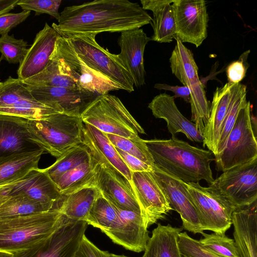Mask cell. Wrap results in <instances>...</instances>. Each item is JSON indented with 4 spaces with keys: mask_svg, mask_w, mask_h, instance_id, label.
I'll return each mask as SVG.
<instances>
[{
    "mask_svg": "<svg viewBox=\"0 0 257 257\" xmlns=\"http://www.w3.org/2000/svg\"><path fill=\"white\" fill-rule=\"evenodd\" d=\"M3 59H3V56H1L0 57V63H1V62L2 61V60Z\"/></svg>",
    "mask_w": 257,
    "mask_h": 257,
    "instance_id": "52",
    "label": "cell"
},
{
    "mask_svg": "<svg viewBox=\"0 0 257 257\" xmlns=\"http://www.w3.org/2000/svg\"><path fill=\"white\" fill-rule=\"evenodd\" d=\"M154 87L157 89H163L172 91L174 93V98L180 97L184 101L190 103V90L186 86H171L167 84L156 83Z\"/></svg>",
    "mask_w": 257,
    "mask_h": 257,
    "instance_id": "47",
    "label": "cell"
},
{
    "mask_svg": "<svg viewBox=\"0 0 257 257\" xmlns=\"http://www.w3.org/2000/svg\"><path fill=\"white\" fill-rule=\"evenodd\" d=\"M28 86L35 100L56 104L64 113L75 116H80L85 107L97 96L87 91L64 87Z\"/></svg>",
    "mask_w": 257,
    "mask_h": 257,
    "instance_id": "21",
    "label": "cell"
},
{
    "mask_svg": "<svg viewBox=\"0 0 257 257\" xmlns=\"http://www.w3.org/2000/svg\"><path fill=\"white\" fill-rule=\"evenodd\" d=\"M115 148L122 161L132 172L152 171L153 166L143 162L138 158L116 147Z\"/></svg>",
    "mask_w": 257,
    "mask_h": 257,
    "instance_id": "46",
    "label": "cell"
},
{
    "mask_svg": "<svg viewBox=\"0 0 257 257\" xmlns=\"http://www.w3.org/2000/svg\"><path fill=\"white\" fill-rule=\"evenodd\" d=\"M6 196L22 193L45 204L59 206L63 195L44 169H35L22 180L1 190Z\"/></svg>",
    "mask_w": 257,
    "mask_h": 257,
    "instance_id": "20",
    "label": "cell"
},
{
    "mask_svg": "<svg viewBox=\"0 0 257 257\" xmlns=\"http://www.w3.org/2000/svg\"><path fill=\"white\" fill-rule=\"evenodd\" d=\"M109 253L97 247L84 234L74 257H109Z\"/></svg>",
    "mask_w": 257,
    "mask_h": 257,
    "instance_id": "45",
    "label": "cell"
},
{
    "mask_svg": "<svg viewBox=\"0 0 257 257\" xmlns=\"http://www.w3.org/2000/svg\"><path fill=\"white\" fill-rule=\"evenodd\" d=\"M58 206L45 204L22 194L9 196L0 205V217H8L29 215L50 211Z\"/></svg>",
    "mask_w": 257,
    "mask_h": 257,
    "instance_id": "33",
    "label": "cell"
},
{
    "mask_svg": "<svg viewBox=\"0 0 257 257\" xmlns=\"http://www.w3.org/2000/svg\"><path fill=\"white\" fill-rule=\"evenodd\" d=\"M249 53V50L245 51L237 60L232 62L227 66L226 73L228 82L238 83L245 77L249 67L247 60Z\"/></svg>",
    "mask_w": 257,
    "mask_h": 257,
    "instance_id": "43",
    "label": "cell"
},
{
    "mask_svg": "<svg viewBox=\"0 0 257 257\" xmlns=\"http://www.w3.org/2000/svg\"><path fill=\"white\" fill-rule=\"evenodd\" d=\"M67 219L59 208L29 215L0 217V251L31 248L51 235Z\"/></svg>",
    "mask_w": 257,
    "mask_h": 257,
    "instance_id": "3",
    "label": "cell"
},
{
    "mask_svg": "<svg viewBox=\"0 0 257 257\" xmlns=\"http://www.w3.org/2000/svg\"><path fill=\"white\" fill-rule=\"evenodd\" d=\"M130 182L148 228L172 210L152 171L133 172Z\"/></svg>",
    "mask_w": 257,
    "mask_h": 257,
    "instance_id": "14",
    "label": "cell"
},
{
    "mask_svg": "<svg viewBox=\"0 0 257 257\" xmlns=\"http://www.w3.org/2000/svg\"><path fill=\"white\" fill-rule=\"evenodd\" d=\"M28 120L0 114V157L40 148L30 140Z\"/></svg>",
    "mask_w": 257,
    "mask_h": 257,
    "instance_id": "25",
    "label": "cell"
},
{
    "mask_svg": "<svg viewBox=\"0 0 257 257\" xmlns=\"http://www.w3.org/2000/svg\"><path fill=\"white\" fill-rule=\"evenodd\" d=\"M30 13V11L23 10L18 13L8 12L0 15V35L8 34L13 28L24 22Z\"/></svg>",
    "mask_w": 257,
    "mask_h": 257,
    "instance_id": "44",
    "label": "cell"
},
{
    "mask_svg": "<svg viewBox=\"0 0 257 257\" xmlns=\"http://www.w3.org/2000/svg\"><path fill=\"white\" fill-rule=\"evenodd\" d=\"M19 0H0V15L9 12L17 5Z\"/></svg>",
    "mask_w": 257,
    "mask_h": 257,
    "instance_id": "48",
    "label": "cell"
},
{
    "mask_svg": "<svg viewBox=\"0 0 257 257\" xmlns=\"http://www.w3.org/2000/svg\"><path fill=\"white\" fill-rule=\"evenodd\" d=\"M106 135L114 147L153 166L154 161L152 155L145 140L140 137L135 139H127L109 134H106Z\"/></svg>",
    "mask_w": 257,
    "mask_h": 257,
    "instance_id": "38",
    "label": "cell"
},
{
    "mask_svg": "<svg viewBox=\"0 0 257 257\" xmlns=\"http://www.w3.org/2000/svg\"><path fill=\"white\" fill-rule=\"evenodd\" d=\"M185 185L203 230L225 234L232 224L231 216L235 208L209 186L202 187L199 182H185Z\"/></svg>",
    "mask_w": 257,
    "mask_h": 257,
    "instance_id": "10",
    "label": "cell"
},
{
    "mask_svg": "<svg viewBox=\"0 0 257 257\" xmlns=\"http://www.w3.org/2000/svg\"><path fill=\"white\" fill-rule=\"evenodd\" d=\"M172 7L176 26L174 39L199 47L207 36L209 18L205 2L174 0Z\"/></svg>",
    "mask_w": 257,
    "mask_h": 257,
    "instance_id": "13",
    "label": "cell"
},
{
    "mask_svg": "<svg viewBox=\"0 0 257 257\" xmlns=\"http://www.w3.org/2000/svg\"><path fill=\"white\" fill-rule=\"evenodd\" d=\"M29 86L23 80L11 76L0 82V107L24 100H34Z\"/></svg>",
    "mask_w": 257,
    "mask_h": 257,
    "instance_id": "37",
    "label": "cell"
},
{
    "mask_svg": "<svg viewBox=\"0 0 257 257\" xmlns=\"http://www.w3.org/2000/svg\"><path fill=\"white\" fill-rule=\"evenodd\" d=\"M95 37V35H75L65 38L76 54L88 66L119 85L123 90L130 93L134 91L132 77L117 54L101 47Z\"/></svg>",
    "mask_w": 257,
    "mask_h": 257,
    "instance_id": "7",
    "label": "cell"
},
{
    "mask_svg": "<svg viewBox=\"0 0 257 257\" xmlns=\"http://www.w3.org/2000/svg\"><path fill=\"white\" fill-rule=\"evenodd\" d=\"M92 158L88 148L82 143L66 151L44 170L55 182L65 173L88 161Z\"/></svg>",
    "mask_w": 257,
    "mask_h": 257,
    "instance_id": "35",
    "label": "cell"
},
{
    "mask_svg": "<svg viewBox=\"0 0 257 257\" xmlns=\"http://www.w3.org/2000/svg\"><path fill=\"white\" fill-rule=\"evenodd\" d=\"M83 123L100 131L127 139H135L138 134H145L121 100L108 93L97 95L80 115Z\"/></svg>",
    "mask_w": 257,
    "mask_h": 257,
    "instance_id": "5",
    "label": "cell"
},
{
    "mask_svg": "<svg viewBox=\"0 0 257 257\" xmlns=\"http://www.w3.org/2000/svg\"><path fill=\"white\" fill-rule=\"evenodd\" d=\"M145 142L154 165L166 173L186 183L205 180L210 184L213 182L210 164L215 159L210 151L192 146L175 136Z\"/></svg>",
    "mask_w": 257,
    "mask_h": 257,
    "instance_id": "2",
    "label": "cell"
},
{
    "mask_svg": "<svg viewBox=\"0 0 257 257\" xmlns=\"http://www.w3.org/2000/svg\"><path fill=\"white\" fill-rule=\"evenodd\" d=\"M169 59L172 72L190 90L191 121L203 135L208 122L210 107L204 87L199 79L198 66L192 51L178 39Z\"/></svg>",
    "mask_w": 257,
    "mask_h": 257,
    "instance_id": "6",
    "label": "cell"
},
{
    "mask_svg": "<svg viewBox=\"0 0 257 257\" xmlns=\"http://www.w3.org/2000/svg\"><path fill=\"white\" fill-rule=\"evenodd\" d=\"M174 0H141L142 8L153 12L151 24L153 29L151 40L170 43L176 35V26L172 4Z\"/></svg>",
    "mask_w": 257,
    "mask_h": 257,
    "instance_id": "28",
    "label": "cell"
},
{
    "mask_svg": "<svg viewBox=\"0 0 257 257\" xmlns=\"http://www.w3.org/2000/svg\"><path fill=\"white\" fill-rule=\"evenodd\" d=\"M234 84L227 82L221 87H217L213 93L209 119L203 134V146H206L214 157Z\"/></svg>",
    "mask_w": 257,
    "mask_h": 257,
    "instance_id": "26",
    "label": "cell"
},
{
    "mask_svg": "<svg viewBox=\"0 0 257 257\" xmlns=\"http://www.w3.org/2000/svg\"><path fill=\"white\" fill-rule=\"evenodd\" d=\"M151 40L141 28L123 31L118 40L120 53L117 55L137 88L145 84L144 54L147 44Z\"/></svg>",
    "mask_w": 257,
    "mask_h": 257,
    "instance_id": "18",
    "label": "cell"
},
{
    "mask_svg": "<svg viewBox=\"0 0 257 257\" xmlns=\"http://www.w3.org/2000/svg\"><path fill=\"white\" fill-rule=\"evenodd\" d=\"M100 194L94 185L84 187L63 196L59 209L70 220L86 221L94 203Z\"/></svg>",
    "mask_w": 257,
    "mask_h": 257,
    "instance_id": "30",
    "label": "cell"
},
{
    "mask_svg": "<svg viewBox=\"0 0 257 257\" xmlns=\"http://www.w3.org/2000/svg\"><path fill=\"white\" fill-rule=\"evenodd\" d=\"M257 200L235 208L231 216L238 257H257Z\"/></svg>",
    "mask_w": 257,
    "mask_h": 257,
    "instance_id": "23",
    "label": "cell"
},
{
    "mask_svg": "<svg viewBox=\"0 0 257 257\" xmlns=\"http://www.w3.org/2000/svg\"><path fill=\"white\" fill-rule=\"evenodd\" d=\"M152 18L137 3L95 0L65 7L52 27L62 37L122 32L149 24Z\"/></svg>",
    "mask_w": 257,
    "mask_h": 257,
    "instance_id": "1",
    "label": "cell"
},
{
    "mask_svg": "<svg viewBox=\"0 0 257 257\" xmlns=\"http://www.w3.org/2000/svg\"><path fill=\"white\" fill-rule=\"evenodd\" d=\"M114 207L116 212L102 232L126 249L144 251L150 237L142 215Z\"/></svg>",
    "mask_w": 257,
    "mask_h": 257,
    "instance_id": "15",
    "label": "cell"
},
{
    "mask_svg": "<svg viewBox=\"0 0 257 257\" xmlns=\"http://www.w3.org/2000/svg\"><path fill=\"white\" fill-rule=\"evenodd\" d=\"M109 257H128L124 255H118L113 253H110Z\"/></svg>",
    "mask_w": 257,
    "mask_h": 257,
    "instance_id": "51",
    "label": "cell"
},
{
    "mask_svg": "<svg viewBox=\"0 0 257 257\" xmlns=\"http://www.w3.org/2000/svg\"><path fill=\"white\" fill-rule=\"evenodd\" d=\"M201 234L199 242L207 249L222 257H238L234 239L216 233Z\"/></svg>",
    "mask_w": 257,
    "mask_h": 257,
    "instance_id": "39",
    "label": "cell"
},
{
    "mask_svg": "<svg viewBox=\"0 0 257 257\" xmlns=\"http://www.w3.org/2000/svg\"><path fill=\"white\" fill-rule=\"evenodd\" d=\"M31 141L57 159L83 143V122L79 116L58 113L40 120H28Z\"/></svg>",
    "mask_w": 257,
    "mask_h": 257,
    "instance_id": "4",
    "label": "cell"
},
{
    "mask_svg": "<svg viewBox=\"0 0 257 257\" xmlns=\"http://www.w3.org/2000/svg\"><path fill=\"white\" fill-rule=\"evenodd\" d=\"M27 42L16 39L14 35L0 37V52L6 61L10 64L20 63L27 53Z\"/></svg>",
    "mask_w": 257,
    "mask_h": 257,
    "instance_id": "40",
    "label": "cell"
},
{
    "mask_svg": "<svg viewBox=\"0 0 257 257\" xmlns=\"http://www.w3.org/2000/svg\"><path fill=\"white\" fill-rule=\"evenodd\" d=\"M82 139L83 144L88 148L94 161L114 168L131 181L133 172L122 161L105 133L83 123Z\"/></svg>",
    "mask_w": 257,
    "mask_h": 257,
    "instance_id": "24",
    "label": "cell"
},
{
    "mask_svg": "<svg viewBox=\"0 0 257 257\" xmlns=\"http://www.w3.org/2000/svg\"><path fill=\"white\" fill-rule=\"evenodd\" d=\"M44 151L42 149L0 157V187L14 184L22 180L38 163Z\"/></svg>",
    "mask_w": 257,
    "mask_h": 257,
    "instance_id": "27",
    "label": "cell"
},
{
    "mask_svg": "<svg viewBox=\"0 0 257 257\" xmlns=\"http://www.w3.org/2000/svg\"><path fill=\"white\" fill-rule=\"evenodd\" d=\"M0 257H13V253L0 251Z\"/></svg>",
    "mask_w": 257,
    "mask_h": 257,
    "instance_id": "50",
    "label": "cell"
},
{
    "mask_svg": "<svg viewBox=\"0 0 257 257\" xmlns=\"http://www.w3.org/2000/svg\"><path fill=\"white\" fill-rule=\"evenodd\" d=\"M50 58L55 60L63 73L70 76L77 84L80 90L97 95L110 91L122 89L112 81L84 62L73 50L66 38L60 35Z\"/></svg>",
    "mask_w": 257,
    "mask_h": 257,
    "instance_id": "8",
    "label": "cell"
},
{
    "mask_svg": "<svg viewBox=\"0 0 257 257\" xmlns=\"http://www.w3.org/2000/svg\"><path fill=\"white\" fill-rule=\"evenodd\" d=\"M1 190H0V205L4 202H5L9 197V196H6V195H5L2 194L1 192Z\"/></svg>",
    "mask_w": 257,
    "mask_h": 257,
    "instance_id": "49",
    "label": "cell"
},
{
    "mask_svg": "<svg viewBox=\"0 0 257 257\" xmlns=\"http://www.w3.org/2000/svg\"><path fill=\"white\" fill-rule=\"evenodd\" d=\"M96 166L97 163L92 158L65 173L54 183L63 196L84 187L94 185Z\"/></svg>",
    "mask_w": 257,
    "mask_h": 257,
    "instance_id": "31",
    "label": "cell"
},
{
    "mask_svg": "<svg viewBox=\"0 0 257 257\" xmlns=\"http://www.w3.org/2000/svg\"><path fill=\"white\" fill-rule=\"evenodd\" d=\"M60 35L47 23L36 35L17 70L18 78L24 80L41 72L47 66L56 42Z\"/></svg>",
    "mask_w": 257,
    "mask_h": 257,
    "instance_id": "19",
    "label": "cell"
},
{
    "mask_svg": "<svg viewBox=\"0 0 257 257\" xmlns=\"http://www.w3.org/2000/svg\"><path fill=\"white\" fill-rule=\"evenodd\" d=\"M246 93V86L245 85L240 83L234 84L227 112L221 126L215 158L225 148L238 113L247 102Z\"/></svg>",
    "mask_w": 257,
    "mask_h": 257,
    "instance_id": "34",
    "label": "cell"
},
{
    "mask_svg": "<svg viewBox=\"0 0 257 257\" xmlns=\"http://www.w3.org/2000/svg\"><path fill=\"white\" fill-rule=\"evenodd\" d=\"M181 228L158 224L152 231L142 257H183L178 246Z\"/></svg>",
    "mask_w": 257,
    "mask_h": 257,
    "instance_id": "29",
    "label": "cell"
},
{
    "mask_svg": "<svg viewBox=\"0 0 257 257\" xmlns=\"http://www.w3.org/2000/svg\"><path fill=\"white\" fill-rule=\"evenodd\" d=\"M152 173L172 209L180 214L183 228L193 233H203L201 221L185 188V182L154 165Z\"/></svg>",
    "mask_w": 257,
    "mask_h": 257,
    "instance_id": "16",
    "label": "cell"
},
{
    "mask_svg": "<svg viewBox=\"0 0 257 257\" xmlns=\"http://www.w3.org/2000/svg\"><path fill=\"white\" fill-rule=\"evenodd\" d=\"M64 113L58 105L34 100H24L13 105L0 107V114L22 117L27 120H40L51 115Z\"/></svg>",
    "mask_w": 257,
    "mask_h": 257,
    "instance_id": "32",
    "label": "cell"
},
{
    "mask_svg": "<svg viewBox=\"0 0 257 257\" xmlns=\"http://www.w3.org/2000/svg\"><path fill=\"white\" fill-rule=\"evenodd\" d=\"M6 187V186H5ZM4 187H0V190Z\"/></svg>",
    "mask_w": 257,
    "mask_h": 257,
    "instance_id": "53",
    "label": "cell"
},
{
    "mask_svg": "<svg viewBox=\"0 0 257 257\" xmlns=\"http://www.w3.org/2000/svg\"><path fill=\"white\" fill-rule=\"evenodd\" d=\"M61 2V0H19L17 5L23 10L34 11L36 16L47 14L58 21L60 14L59 8Z\"/></svg>",
    "mask_w": 257,
    "mask_h": 257,
    "instance_id": "42",
    "label": "cell"
},
{
    "mask_svg": "<svg viewBox=\"0 0 257 257\" xmlns=\"http://www.w3.org/2000/svg\"><path fill=\"white\" fill-rule=\"evenodd\" d=\"M94 185L101 194L116 207L141 214L130 181L114 168L97 163Z\"/></svg>",
    "mask_w": 257,
    "mask_h": 257,
    "instance_id": "17",
    "label": "cell"
},
{
    "mask_svg": "<svg viewBox=\"0 0 257 257\" xmlns=\"http://www.w3.org/2000/svg\"><path fill=\"white\" fill-rule=\"evenodd\" d=\"M28 85L50 86L79 90L76 82L60 70L58 62L50 58L46 67L40 73L23 80Z\"/></svg>",
    "mask_w": 257,
    "mask_h": 257,
    "instance_id": "36",
    "label": "cell"
},
{
    "mask_svg": "<svg viewBox=\"0 0 257 257\" xmlns=\"http://www.w3.org/2000/svg\"><path fill=\"white\" fill-rule=\"evenodd\" d=\"M174 99L173 96L166 93H161L154 97L149 103L148 107L156 118H162L166 121L168 131L172 136L178 133H182L190 141L203 143V135L198 131L195 123L181 113Z\"/></svg>",
    "mask_w": 257,
    "mask_h": 257,
    "instance_id": "22",
    "label": "cell"
},
{
    "mask_svg": "<svg viewBox=\"0 0 257 257\" xmlns=\"http://www.w3.org/2000/svg\"><path fill=\"white\" fill-rule=\"evenodd\" d=\"M249 101L239 110L223 150L215 158L218 169L224 172L257 159V142L252 126Z\"/></svg>",
    "mask_w": 257,
    "mask_h": 257,
    "instance_id": "9",
    "label": "cell"
},
{
    "mask_svg": "<svg viewBox=\"0 0 257 257\" xmlns=\"http://www.w3.org/2000/svg\"><path fill=\"white\" fill-rule=\"evenodd\" d=\"M88 224L67 217L49 237L31 248L13 253V257H74Z\"/></svg>",
    "mask_w": 257,
    "mask_h": 257,
    "instance_id": "12",
    "label": "cell"
},
{
    "mask_svg": "<svg viewBox=\"0 0 257 257\" xmlns=\"http://www.w3.org/2000/svg\"><path fill=\"white\" fill-rule=\"evenodd\" d=\"M178 246L183 257H222L207 249L186 232L178 235Z\"/></svg>",
    "mask_w": 257,
    "mask_h": 257,
    "instance_id": "41",
    "label": "cell"
},
{
    "mask_svg": "<svg viewBox=\"0 0 257 257\" xmlns=\"http://www.w3.org/2000/svg\"><path fill=\"white\" fill-rule=\"evenodd\" d=\"M235 208L257 200V159L223 172L209 186Z\"/></svg>",
    "mask_w": 257,
    "mask_h": 257,
    "instance_id": "11",
    "label": "cell"
}]
</instances>
